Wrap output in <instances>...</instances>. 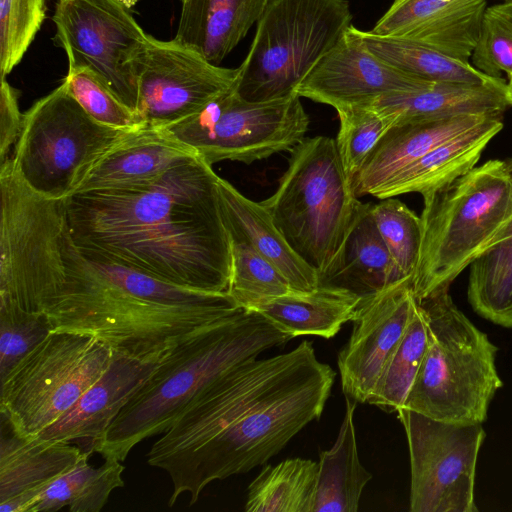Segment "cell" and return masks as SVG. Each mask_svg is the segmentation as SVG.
<instances>
[{
	"label": "cell",
	"mask_w": 512,
	"mask_h": 512,
	"mask_svg": "<svg viewBox=\"0 0 512 512\" xmlns=\"http://www.w3.org/2000/svg\"><path fill=\"white\" fill-rule=\"evenodd\" d=\"M370 51L391 66L429 82L498 84L502 77L489 76L470 62L445 55L415 41L375 34L356 28Z\"/></svg>",
	"instance_id": "cell-29"
},
{
	"label": "cell",
	"mask_w": 512,
	"mask_h": 512,
	"mask_svg": "<svg viewBox=\"0 0 512 512\" xmlns=\"http://www.w3.org/2000/svg\"><path fill=\"white\" fill-rule=\"evenodd\" d=\"M361 298L337 287L318 285L310 292H291L265 300L252 309L291 338L334 337L353 320Z\"/></svg>",
	"instance_id": "cell-27"
},
{
	"label": "cell",
	"mask_w": 512,
	"mask_h": 512,
	"mask_svg": "<svg viewBox=\"0 0 512 512\" xmlns=\"http://www.w3.org/2000/svg\"><path fill=\"white\" fill-rule=\"evenodd\" d=\"M112 356L91 335L51 332L0 381V413L18 434L37 436L102 376Z\"/></svg>",
	"instance_id": "cell-10"
},
{
	"label": "cell",
	"mask_w": 512,
	"mask_h": 512,
	"mask_svg": "<svg viewBox=\"0 0 512 512\" xmlns=\"http://www.w3.org/2000/svg\"><path fill=\"white\" fill-rule=\"evenodd\" d=\"M433 83L407 74L376 56L351 25L296 92L337 110L370 104L385 95L424 90Z\"/></svg>",
	"instance_id": "cell-16"
},
{
	"label": "cell",
	"mask_w": 512,
	"mask_h": 512,
	"mask_svg": "<svg viewBox=\"0 0 512 512\" xmlns=\"http://www.w3.org/2000/svg\"><path fill=\"white\" fill-rule=\"evenodd\" d=\"M472 65L493 77L512 73V0H503L486 8Z\"/></svg>",
	"instance_id": "cell-40"
},
{
	"label": "cell",
	"mask_w": 512,
	"mask_h": 512,
	"mask_svg": "<svg viewBox=\"0 0 512 512\" xmlns=\"http://www.w3.org/2000/svg\"><path fill=\"white\" fill-rule=\"evenodd\" d=\"M129 132L92 119L62 82L24 113L12 166L33 192L65 199L88 169Z\"/></svg>",
	"instance_id": "cell-9"
},
{
	"label": "cell",
	"mask_w": 512,
	"mask_h": 512,
	"mask_svg": "<svg viewBox=\"0 0 512 512\" xmlns=\"http://www.w3.org/2000/svg\"><path fill=\"white\" fill-rule=\"evenodd\" d=\"M53 331L87 334L117 351L159 362L198 329L243 308L228 292L175 285L78 248L67 221L58 242Z\"/></svg>",
	"instance_id": "cell-3"
},
{
	"label": "cell",
	"mask_w": 512,
	"mask_h": 512,
	"mask_svg": "<svg viewBox=\"0 0 512 512\" xmlns=\"http://www.w3.org/2000/svg\"><path fill=\"white\" fill-rule=\"evenodd\" d=\"M418 303L428 344L403 408L449 423H483L503 385L496 368L497 347L458 309L449 288Z\"/></svg>",
	"instance_id": "cell-6"
},
{
	"label": "cell",
	"mask_w": 512,
	"mask_h": 512,
	"mask_svg": "<svg viewBox=\"0 0 512 512\" xmlns=\"http://www.w3.org/2000/svg\"><path fill=\"white\" fill-rule=\"evenodd\" d=\"M52 21L53 42L65 51L68 69L89 68L137 114L138 81L130 61L149 35L129 9L117 0H57Z\"/></svg>",
	"instance_id": "cell-13"
},
{
	"label": "cell",
	"mask_w": 512,
	"mask_h": 512,
	"mask_svg": "<svg viewBox=\"0 0 512 512\" xmlns=\"http://www.w3.org/2000/svg\"><path fill=\"white\" fill-rule=\"evenodd\" d=\"M427 344V322L418 303L402 339L386 363L367 403L386 412H397L403 408Z\"/></svg>",
	"instance_id": "cell-33"
},
{
	"label": "cell",
	"mask_w": 512,
	"mask_h": 512,
	"mask_svg": "<svg viewBox=\"0 0 512 512\" xmlns=\"http://www.w3.org/2000/svg\"><path fill=\"white\" fill-rule=\"evenodd\" d=\"M491 113L495 112L409 121L393 125L379 140L355 176L353 186L357 197L373 196L403 168L442 142L475 127Z\"/></svg>",
	"instance_id": "cell-21"
},
{
	"label": "cell",
	"mask_w": 512,
	"mask_h": 512,
	"mask_svg": "<svg viewBox=\"0 0 512 512\" xmlns=\"http://www.w3.org/2000/svg\"><path fill=\"white\" fill-rule=\"evenodd\" d=\"M91 453L83 455L69 471L50 483L36 499L29 512H54L68 507L72 512H99L111 492L124 486V465L115 457L93 467Z\"/></svg>",
	"instance_id": "cell-30"
},
{
	"label": "cell",
	"mask_w": 512,
	"mask_h": 512,
	"mask_svg": "<svg viewBox=\"0 0 512 512\" xmlns=\"http://www.w3.org/2000/svg\"><path fill=\"white\" fill-rule=\"evenodd\" d=\"M218 175L196 157L148 184L64 199L75 245L163 281L227 292L229 233Z\"/></svg>",
	"instance_id": "cell-2"
},
{
	"label": "cell",
	"mask_w": 512,
	"mask_h": 512,
	"mask_svg": "<svg viewBox=\"0 0 512 512\" xmlns=\"http://www.w3.org/2000/svg\"><path fill=\"white\" fill-rule=\"evenodd\" d=\"M48 0H0V74L6 78L33 42Z\"/></svg>",
	"instance_id": "cell-39"
},
{
	"label": "cell",
	"mask_w": 512,
	"mask_h": 512,
	"mask_svg": "<svg viewBox=\"0 0 512 512\" xmlns=\"http://www.w3.org/2000/svg\"><path fill=\"white\" fill-rule=\"evenodd\" d=\"M503 126V113H491L475 127L442 142L403 168L373 197L383 200L412 192L423 195L453 181L475 167Z\"/></svg>",
	"instance_id": "cell-23"
},
{
	"label": "cell",
	"mask_w": 512,
	"mask_h": 512,
	"mask_svg": "<svg viewBox=\"0 0 512 512\" xmlns=\"http://www.w3.org/2000/svg\"><path fill=\"white\" fill-rule=\"evenodd\" d=\"M85 112L100 124L133 131L144 124L89 68H71L62 81Z\"/></svg>",
	"instance_id": "cell-38"
},
{
	"label": "cell",
	"mask_w": 512,
	"mask_h": 512,
	"mask_svg": "<svg viewBox=\"0 0 512 512\" xmlns=\"http://www.w3.org/2000/svg\"><path fill=\"white\" fill-rule=\"evenodd\" d=\"M359 203L343 244L318 285L348 290L361 299L406 278L395 264L370 212Z\"/></svg>",
	"instance_id": "cell-22"
},
{
	"label": "cell",
	"mask_w": 512,
	"mask_h": 512,
	"mask_svg": "<svg viewBox=\"0 0 512 512\" xmlns=\"http://www.w3.org/2000/svg\"><path fill=\"white\" fill-rule=\"evenodd\" d=\"M335 381L310 341L223 373L187 406L147 453L172 482L168 505L189 504L215 480L246 473L278 454L320 418Z\"/></svg>",
	"instance_id": "cell-1"
},
{
	"label": "cell",
	"mask_w": 512,
	"mask_h": 512,
	"mask_svg": "<svg viewBox=\"0 0 512 512\" xmlns=\"http://www.w3.org/2000/svg\"><path fill=\"white\" fill-rule=\"evenodd\" d=\"M300 98L294 93L250 102L239 96L235 83L196 114L165 129L210 166L224 160L251 164L291 151L305 138L309 117Z\"/></svg>",
	"instance_id": "cell-11"
},
{
	"label": "cell",
	"mask_w": 512,
	"mask_h": 512,
	"mask_svg": "<svg viewBox=\"0 0 512 512\" xmlns=\"http://www.w3.org/2000/svg\"><path fill=\"white\" fill-rule=\"evenodd\" d=\"M196 157L199 156L192 148L166 129L143 127L130 131L101 156L72 194L148 184Z\"/></svg>",
	"instance_id": "cell-20"
},
{
	"label": "cell",
	"mask_w": 512,
	"mask_h": 512,
	"mask_svg": "<svg viewBox=\"0 0 512 512\" xmlns=\"http://www.w3.org/2000/svg\"><path fill=\"white\" fill-rule=\"evenodd\" d=\"M422 240L413 276L417 300L449 288L512 230V174L492 159L423 195Z\"/></svg>",
	"instance_id": "cell-5"
},
{
	"label": "cell",
	"mask_w": 512,
	"mask_h": 512,
	"mask_svg": "<svg viewBox=\"0 0 512 512\" xmlns=\"http://www.w3.org/2000/svg\"><path fill=\"white\" fill-rule=\"evenodd\" d=\"M292 249L322 275L335 259L360 201L327 136L292 150L276 191L261 201Z\"/></svg>",
	"instance_id": "cell-7"
},
{
	"label": "cell",
	"mask_w": 512,
	"mask_h": 512,
	"mask_svg": "<svg viewBox=\"0 0 512 512\" xmlns=\"http://www.w3.org/2000/svg\"><path fill=\"white\" fill-rule=\"evenodd\" d=\"M19 92L6 78H1L0 85V163H2L16 144L23 125L24 114L19 109Z\"/></svg>",
	"instance_id": "cell-41"
},
{
	"label": "cell",
	"mask_w": 512,
	"mask_h": 512,
	"mask_svg": "<svg viewBox=\"0 0 512 512\" xmlns=\"http://www.w3.org/2000/svg\"><path fill=\"white\" fill-rule=\"evenodd\" d=\"M119 1L121 4H123L125 7H127L128 9H130L131 7H133L139 0H117Z\"/></svg>",
	"instance_id": "cell-43"
},
{
	"label": "cell",
	"mask_w": 512,
	"mask_h": 512,
	"mask_svg": "<svg viewBox=\"0 0 512 512\" xmlns=\"http://www.w3.org/2000/svg\"><path fill=\"white\" fill-rule=\"evenodd\" d=\"M76 444L24 437L0 413V512H29L39 495L83 455Z\"/></svg>",
	"instance_id": "cell-19"
},
{
	"label": "cell",
	"mask_w": 512,
	"mask_h": 512,
	"mask_svg": "<svg viewBox=\"0 0 512 512\" xmlns=\"http://www.w3.org/2000/svg\"><path fill=\"white\" fill-rule=\"evenodd\" d=\"M291 339L247 308L198 329L158 362L111 423L95 452L123 462L137 444L167 431L223 373Z\"/></svg>",
	"instance_id": "cell-4"
},
{
	"label": "cell",
	"mask_w": 512,
	"mask_h": 512,
	"mask_svg": "<svg viewBox=\"0 0 512 512\" xmlns=\"http://www.w3.org/2000/svg\"><path fill=\"white\" fill-rule=\"evenodd\" d=\"M130 63L138 81V117L146 127L162 129L202 110L239 74L238 67H221L173 39L151 35Z\"/></svg>",
	"instance_id": "cell-14"
},
{
	"label": "cell",
	"mask_w": 512,
	"mask_h": 512,
	"mask_svg": "<svg viewBox=\"0 0 512 512\" xmlns=\"http://www.w3.org/2000/svg\"><path fill=\"white\" fill-rule=\"evenodd\" d=\"M512 174V157L506 160ZM467 297L484 319L512 328V230L508 237L472 262Z\"/></svg>",
	"instance_id": "cell-32"
},
{
	"label": "cell",
	"mask_w": 512,
	"mask_h": 512,
	"mask_svg": "<svg viewBox=\"0 0 512 512\" xmlns=\"http://www.w3.org/2000/svg\"><path fill=\"white\" fill-rule=\"evenodd\" d=\"M318 462L290 458L266 465L249 484L247 512H312Z\"/></svg>",
	"instance_id": "cell-31"
},
{
	"label": "cell",
	"mask_w": 512,
	"mask_h": 512,
	"mask_svg": "<svg viewBox=\"0 0 512 512\" xmlns=\"http://www.w3.org/2000/svg\"><path fill=\"white\" fill-rule=\"evenodd\" d=\"M157 364L113 351L111 363L102 376L69 410L35 437L41 441L73 443L92 454Z\"/></svg>",
	"instance_id": "cell-18"
},
{
	"label": "cell",
	"mask_w": 512,
	"mask_h": 512,
	"mask_svg": "<svg viewBox=\"0 0 512 512\" xmlns=\"http://www.w3.org/2000/svg\"><path fill=\"white\" fill-rule=\"evenodd\" d=\"M412 281L403 279L361 299L337 360L345 397L368 402L418 304Z\"/></svg>",
	"instance_id": "cell-15"
},
{
	"label": "cell",
	"mask_w": 512,
	"mask_h": 512,
	"mask_svg": "<svg viewBox=\"0 0 512 512\" xmlns=\"http://www.w3.org/2000/svg\"><path fill=\"white\" fill-rule=\"evenodd\" d=\"M226 227L231 247V273L227 292L239 306L251 308L265 300L296 292L283 274L239 232L227 224Z\"/></svg>",
	"instance_id": "cell-34"
},
{
	"label": "cell",
	"mask_w": 512,
	"mask_h": 512,
	"mask_svg": "<svg viewBox=\"0 0 512 512\" xmlns=\"http://www.w3.org/2000/svg\"><path fill=\"white\" fill-rule=\"evenodd\" d=\"M217 184L225 223L271 262L296 292L317 288V272L292 249L265 206L244 196L227 180L218 177Z\"/></svg>",
	"instance_id": "cell-25"
},
{
	"label": "cell",
	"mask_w": 512,
	"mask_h": 512,
	"mask_svg": "<svg viewBox=\"0 0 512 512\" xmlns=\"http://www.w3.org/2000/svg\"><path fill=\"white\" fill-rule=\"evenodd\" d=\"M410 456V511L477 512L474 500L482 423L455 424L405 408L397 412Z\"/></svg>",
	"instance_id": "cell-12"
},
{
	"label": "cell",
	"mask_w": 512,
	"mask_h": 512,
	"mask_svg": "<svg viewBox=\"0 0 512 512\" xmlns=\"http://www.w3.org/2000/svg\"><path fill=\"white\" fill-rule=\"evenodd\" d=\"M270 0H181L176 42L218 65L257 23Z\"/></svg>",
	"instance_id": "cell-24"
},
{
	"label": "cell",
	"mask_w": 512,
	"mask_h": 512,
	"mask_svg": "<svg viewBox=\"0 0 512 512\" xmlns=\"http://www.w3.org/2000/svg\"><path fill=\"white\" fill-rule=\"evenodd\" d=\"M370 212L395 264L405 277L413 279L422 240L420 217L395 197L371 204Z\"/></svg>",
	"instance_id": "cell-35"
},
{
	"label": "cell",
	"mask_w": 512,
	"mask_h": 512,
	"mask_svg": "<svg viewBox=\"0 0 512 512\" xmlns=\"http://www.w3.org/2000/svg\"><path fill=\"white\" fill-rule=\"evenodd\" d=\"M336 111L340 125L335 142L342 165L353 182L392 123L371 104L345 106Z\"/></svg>",
	"instance_id": "cell-36"
},
{
	"label": "cell",
	"mask_w": 512,
	"mask_h": 512,
	"mask_svg": "<svg viewBox=\"0 0 512 512\" xmlns=\"http://www.w3.org/2000/svg\"><path fill=\"white\" fill-rule=\"evenodd\" d=\"M370 104L392 126L465 114L504 113L512 106L505 81L498 84L433 83L424 90L385 95Z\"/></svg>",
	"instance_id": "cell-26"
},
{
	"label": "cell",
	"mask_w": 512,
	"mask_h": 512,
	"mask_svg": "<svg viewBox=\"0 0 512 512\" xmlns=\"http://www.w3.org/2000/svg\"><path fill=\"white\" fill-rule=\"evenodd\" d=\"M351 21L346 0H270L238 67L237 93L250 102L273 101L297 93Z\"/></svg>",
	"instance_id": "cell-8"
},
{
	"label": "cell",
	"mask_w": 512,
	"mask_h": 512,
	"mask_svg": "<svg viewBox=\"0 0 512 512\" xmlns=\"http://www.w3.org/2000/svg\"><path fill=\"white\" fill-rule=\"evenodd\" d=\"M487 7L488 0H394L370 31L469 62Z\"/></svg>",
	"instance_id": "cell-17"
},
{
	"label": "cell",
	"mask_w": 512,
	"mask_h": 512,
	"mask_svg": "<svg viewBox=\"0 0 512 512\" xmlns=\"http://www.w3.org/2000/svg\"><path fill=\"white\" fill-rule=\"evenodd\" d=\"M52 332L46 312H31L0 298V381Z\"/></svg>",
	"instance_id": "cell-37"
},
{
	"label": "cell",
	"mask_w": 512,
	"mask_h": 512,
	"mask_svg": "<svg viewBox=\"0 0 512 512\" xmlns=\"http://www.w3.org/2000/svg\"><path fill=\"white\" fill-rule=\"evenodd\" d=\"M508 76V82H507V94L508 98L512 105V73L507 75Z\"/></svg>",
	"instance_id": "cell-42"
},
{
	"label": "cell",
	"mask_w": 512,
	"mask_h": 512,
	"mask_svg": "<svg viewBox=\"0 0 512 512\" xmlns=\"http://www.w3.org/2000/svg\"><path fill=\"white\" fill-rule=\"evenodd\" d=\"M344 418L334 445L319 454L312 512H356L372 474L361 464L354 413L358 402L346 397Z\"/></svg>",
	"instance_id": "cell-28"
}]
</instances>
